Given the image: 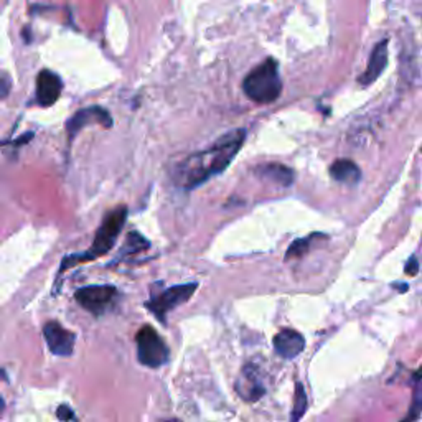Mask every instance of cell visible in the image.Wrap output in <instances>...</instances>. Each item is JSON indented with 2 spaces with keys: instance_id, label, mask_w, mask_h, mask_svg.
Instances as JSON below:
<instances>
[{
  "instance_id": "obj_1",
  "label": "cell",
  "mask_w": 422,
  "mask_h": 422,
  "mask_svg": "<svg viewBox=\"0 0 422 422\" xmlns=\"http://www.w3.org/2000/svg\"><path fill=\"white\" fill-rule=\"evenodd\" d=\"M244 139L246 130H231L208 149L188 155L175 167L174 182L185 190L200 187L213 175H218L226 169L243 147Z\"/></svg>"
},
{
  "instance_id": "obj_2",
  "label": "cell",
  "mask_w": 422,
  "mask_h": 422,
  "mask_svg": "<svg viewBox=\"0 0 422 422\" xmlns=\"http://www.w3.org/2000/svg\"><path fill=\"white\" fill-rule=\"evenodd\" d=\"M127 213H129V210H127L126 207H117L109 213H106L104 218H102V223L99 224V228H97L96 236H94L91 248L84 253L68 254V256H65L63 261H61L58 276H61L65 270L71 269L73 266L99 259V257L113 251V248L117 243V237L121 235L122 228H124L127 221Z\"/></svg>"
},
{
  "instance_id": "obj_3",
  "label": "cell",
  "mask_w": 422,
  "mask_h": 422,
  "mask_svg": "<svg viewBox=\"0 0 422 422\" xmlns=\"http://www.w3.org/2000/svg\"><path fill=\"white\" fill-rule=\"evenodd\" d=\"M243 89L246 96L259 104H269L276 101L282 91V81L279 75L276 60L268 58L244 78Z\"/></svg>"
},
{
  "instance_id": "obj_4",
  "label": "cell",
  "mask_w": 422,
  "mask_h": 422,
  "mask_svg": "<svg viewBox=\"0 0 422 422\" xmlns=\"http://www.w3.org/2000/svg\"><path fill=\"white\" fill-rule=\"evenodd\" d=\"M137 343L139 363L147 368H161L169 363L170 351L157 330L150 325H144L135 335Z\"/></svg>"
},
{
  "instance_id": "obj_5",
  "label": "cell",
  "mask_w": 422,
  "mask_h": 422,
  "mask_svg": "<svg viewBox=\"0 0 422 422\" xmlns=\"http://www.w3.org/2000/svg\"><path fill=\"white\" fill-rule=\"evenodd\" d=\"M196 289H198L196 282H188V284H180L174 285V288L163 289L159 294H152V297L145 302V307L159 322L167 323V315L174 309H177L178 305L190 301L191 296L196 292Z\"/></svg>"
},
{
  "instance_id": "obj_6",
  "label": "cell",
  "mask_w": 422,
  "mask_h": 422,
  "mask_svg": "<svg viewBox=\"0 0 422 422\" xmlns=\"http://www.w3.org/2000/svg\"><path fill=\"white\" fill-rule=\"evenodd\" d=\"M117 297V289L114 285H86V288L78 289L75 292L76 302L88 310L89 314L104 315L109 310V307L114 304Z\"/></svg>"
},
{
  "instance_id": "obj_7",
  "label": "cell",
  "mask_w": 422,
  "mask_h": 422,
  "mask_svg": "<svg viewBox=\"0 0 422 422\" xmlns=\"http://www.w3.org/2000/svg\"><path fill=\"white\" fill-rule=\"evenodd\" d=\"M43 337L48 350L55 356H71L76 345V333L61 327L58 322H48L43 327Z\"/></svg>"
},
{
  "instance_id": "obj_8",
  "label": "cell",
  "mask_w": 422,
  "mask_h": 422,
  "mask_svg": "<svg viewBox=\"0 0 422 422\" xmlns=\"http://www.w3.org/2000/svg\"><path fill=\"white\" fill-rule=\"evenodd\" d=\"M91 122H96V124H101L106 129L113 127V117H110L109 110L101 108V106H91V108H84L78 113L68 121L67 130H68V137L69 142H73L75 135L83 129L84 126L91 124Z\"/></svg>"
},
{
  "instance_id": "obj_9",
  "label": "cell",
  "mask_w": 422,
  "mask_h": 422,
  "mask_svg": "<svg viewBox=\"0 0 422 422\" xmlns=\"http://www.w3.org/2000/svg\"><path fill=\"white\" fill-rule=\"evenodd\" d=\"M236 392L249 403H256L264 396L266 388L262 384L261 373L257 370V366H254L251 363L246 364L236 381Z\"/></svg>"
},
{
  "instance_id": "obj_10",
  "label": "cell",
  "mask_w": 422,
  "mask_h": 422,
  "mask_svg": "<svg viewBox=\"0 0 422 422\" xmlns=\"http://www.w3.org/2000/svg\"><path fill=\"white\" fill-rule=\"evenodd\" d=\"M61 88H63V84H61L60 76L56 73L43 69L36 76V102L43 108L53 106L58 101Z\"/></svg>"
},
{
  "instance_id": "obj_11",
  "label": "cell",
  "mask_w": 422,
  "mask_h": 422,
  "mask_svg": "<svg viewBox=\"0 0 422 422\" xmlns=\"http://www.w3.org/2000/svg\"><path fill=\"white\" fill-rule=\"evenodd\" d=\"M272 343L276 353L281 356V358L285 360L297 358L305 348V338L302 337V333H298V331L292 329L279 331L276 337H274Z\"/></svg>"
},
{
  "instance_id": "obj_12",
  "label": "cell",
  "mask_w": 422,
  "mask_h": 422,
  "mask_svg": "<svg viewBox=\"0 0 422 422\" xmlns=\"http://www.w3.org/2000/svg\"><path fill=\"white\" fill-rule=\"evenodd\" d=\"M388 65V40H383L373 48V53L368 61V67L364 69V73L360 76V83L362 84H371L373 81H376L381 76V73L384 71Z\"/></svg>"
},
{
  "instance_id": "obj_13",
  "label": "cell",
  "mask_w": 422,
  "mask_h": 422,
  "mask_svg": "<svg viewBox=\"0 0 422 422\" xmlns=\"http://www.w3.org/2000/svg\"><path fill=\"white\" fill-rule=\"evenodd\" d=\"M331 178L337 180L340 183H347V185H355L362 178V172L355 162L348 161V159H340L335 161L330 167Z\"/></svg>"
},
{
  "instance_id": "obj_14",
  "label": "cell",
  "mask_w": 422,
  "mask_h": 422,
  "mask_svg": "<svg viewBox=\"0 0 422 422\" xmlns=\"http://www.w3.org/2000/svg\"><path fill=\"white\" fill-rule=\"evenodd\" d=\"M422 414V366L412 376V397L409 411L401 422H417Z\"/></svg>"
},
{
  "instance_id": "obj_15",
  "label": "cell",
  "mask_w": 422,
  "mask_h": 422,
  "mask_svg": "<svg viewBox=\"0 0 422 422\" xmlns=\"http://www.w3.org/2000/svg\"><path fill=\"white\" fill-rule=\"evenodd\" d=\"M259 174L281 187H289L294 182V172L281 163H268V165L261 167Z\"/></svg>"
},
{
  "instance_id": "obj_16",
  "label": "cell",
  "mask_w": 422,
  "mask_h": 422,
  "mask_svg": "<svg viewBox=\"0 0 422 422\" xmlns=\"http://www.w3.org/2000/svg\"><path fill=\"white\" fill-rule=\"evenodd\" d=\"M149 246H150V243L145 239L144 236L141 235V233L132 231V233H129V235H127L126 243L122 244L119 256H121V257L134 256V254L147 251V249H149Z\"/></svg>"
},
{
  "instance_id": "obj_17",
  "label": "cell",
  "mask_w": 422,
  "mask_h": 422,
  "mask_svg": "<svg viewBox=\"0 0 422 422\" xmlns=\"http://www.w3.org/2000/svg\"><path fill=\"white\" fill-rule=\"evenodd\" d=\"M320 235L315 233V235H310L307 237H302V239H296L292 244L289 246L288 253H285V259H296V257H302L304 254L309 253V249L312 248L314 239L318 237Z\"/></svg>"
},
{
  "instance_id": "obj_18",
  "label": "cell",
  "mask_w": 422,
  "mask_h": 422,
  "mask_svg": "<svg viewBox=\"0 0 422 422\" xmlns=\"http://www.w3.org/2000/svg\"><path fill=\"white\" fill-rule=\"evenodd\" d=\"M307 392L304 386H302L301 383L296 386V396H294V408H292V414H290V422H298L302 419V416H304L307 411Z\"/></svg>"
},
{
  "instance_id": "obj_19",
  "label": "cell",
  "mask_w": 422,
  "mask_h": 422,
  "mask_svg": "<svg viewBox=\"0 0 422 422\" xmlns=\"http://www.w3.org/2000/svg\"><path fill=\"white\" fill-rule=\"evenodd\" d=\"M56 417L61 422H69L75 419V412H73V409L69 408L68 404H61L58 406V409H56Z\"/></svg>"
},
{
  "instance_id": "obj_20",
  "label": "cell",
  "mask_w": 422,
  "mask_h": 422,
  "mask_svg": "<svg viewBox=\"0 0 422 422\" xmlns=\"http://www.w3.org/2000/svg\"><path fill=\"white\" fill-rule=\"evenodd\" d=\"M12 88L10 80L5 75H0V101L5 99L7 96H9Z\"/></svg>"
},
{
  "instance_id": "obj_21",
  "label": "cell",
  "mask_w": 422,
  "mask_h": 422,
  "mask_svg": "<svg viewBox=\"0 0 422 422\" xmlns=\"http://www.w3.org/2000/svg\"><path fill=\"white\" fill-rule=\"evenodd\" d=\"M406 272H408L409 276H416V274L419 272V261H417L416 256H411L409 261L406 262Z\"/></svg>"
},
{
  "instance_id": "obj_22",
  "label": "cell",
  "mask_w": 422,
  "mask_h": 422,
  "mask_svg": "<svg viewBox=\"0 0 422 422\" xmlns=\"http://www.w3.org/2000/svg\"><path fill=\"white\" fill-rule=\"evenodd\" d=\"M0 381H9V378H7L5 370H2V368H0Z\"/></svg>"
},
{
  "instance_id": "obj_23",
  "label": "cell",
  "mask_w": 422,
  "mask_h": 422,
  "mask_svg": "<svg viewBox=\"0 0 422 422\" xmlns=\"http://www.w3.org/2000/svg\"><path fill=\"white\" fill-rule=\"evenodd\" d=\"M3 409H5V403H3V397L0 396V414L3 412Z\"/></svg>"
},
{
  "instance_id": "obj_24",
  "label": "cell",
  "mask_w": 422,
  "mask_h": 422,
  "mask_svg": "<svg viewBox=\"0 0 422 422\" xmlns=\"http://www.w3.org/2000/svg\"><path fill=\"white\" fill-rule=\"evenodd\" d=\"M159 422H182L180 419H163V421H159Z\"/></svg>"
}]
</instances>
